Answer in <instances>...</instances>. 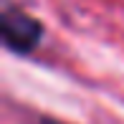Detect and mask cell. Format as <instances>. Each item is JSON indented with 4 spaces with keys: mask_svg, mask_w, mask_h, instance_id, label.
I'll return each mask as SVG.
<instances>
[{
    "mask_svg": "<svg viewBox=\"0 0 124 124\" xmlns=\"http://www.w3.org/2000/svg\"><path fill=\"white\" fill-rule=\"evenodd\" d=\"M43 23L33 18L28 10L15 5L13 0H3L0 5V38L3 48L13 56H31L43 38Z\"/></svg>",
    "mask_w": 124,
    "mask_h": 124,
    "instance_id": "6da1fadb",
    "label": "cell"
},
{
    "mask_svg": "<svg viewBox=\"0 0 124 124\" xmlns=\"http://www.w3.org/2000/svg\"><path fill=\"white\" fill-rule=\"evenodd\" d=\"M36 124H66V122H58V119H51V116H41V119H36Z\"/></svg>",
    "mask_w": 124,
    "mask_h": 124,
    "instance_id": "7a4b0ae2",
    "label": "cell"
}]
</instances>
